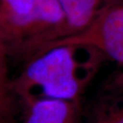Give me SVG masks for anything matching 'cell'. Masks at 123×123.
<instances>
[{"label":"cell","mask_w":123,"mask_h":123,"mask_svg":"<svg viewBox=\"0 0 123 123\" xmlns=\"http://www.w3.org/2000/svg\"><path fill=\"white\" fill-rule=\"evenodd\" d=\"M76 46H58L33 54L10 90L21 102L49 98L77 101L91 76V66L79 63Z\"/></svg>","instance_id":"cell-1"},{"label":"cell","mask_w":123,"mask_h":123,"mask_svg":"<svg viewBox=\"0 0 123 123\" xmlns=\"http://www.w3.org/2000/svg\"><path fill=\"white\" fill-rule=\"evenodd\" d=\"M58 46L91 47L118 63H123V5L102 8L83 30L41 44L32 55Z\"/></svg>","instance_id":"cell-2"},{"label":"cell","mask_w":123,"mask_h":123,"mask_svg":"<svg viewBox=\"0 0 123 123\" xmlns=\"http://www.w3.org/2000/svg\"><path fill=\"white\" fill-rule=\"evenodd\" d=\"M37 0H0V42L8 52L20 39Z\"/></svg>","instance_id":"cell-3"},{"label":"cell","mask_w":123,"mask_h":123,"mask_svg":"<svg viewBox=\"0 0 123 123\" xmlns=\"http://www.w3.org/2000/svg\"><path fill=\"white\" fill-rule=\"evenodd\" d=\"M22 103V123H74L78 110L77 101L56 98H36Z\"/></svg>","instance_id":"cell-4"},{"label":"cell","mask_w":123,"mask_h":123,"mask_svg":"<svg viewBox=\"0 0 123 123\" xmlns=\"http://www.w3.org/2000/svg\"><path fill=\"white\" fill-rule=\"evenodd\" d=\"M64 14V25L61 38L74 35L91 22L99 11L101 0H58Z\"/></svg>","instance_id":"cell-5"},{"label":"cell","mask_w":123,"mask_h":123,"mask_svg":"<svg viewBox=\"0 0 123 123\" xmlns=\"http://www.w3.org/2000/svg\"><path fill=\"white\" fill-rule=\"evenodd\" d=\"M8 52L0 42V106L5 110L14 113V98L10 90L11 80L8 76Z\"/></svg>","instance_id":"cell-6"},{"label":"cell","mask_w":123,"mask_h":123,"mask_svg":"<svg viewBox=\"0 0 123 123\" xmlns=\"http://www.w3.org/2000/svg\"><path fill=\"white\" fill-rule=\"evenodd\" d=\"M100 123H123V108H120L117 111H114Z\"/></svg>","instance_id":"cell-7"},{"label":"cell","mask_w":123,"mask_h":123,"mask_svg":"<svg viewBox=\"0 0 123 123\" xmlns=\"http://www.w3.org/2000/svg\"><path fill=\"white\" fill-rule=\"evenodd\" d=\"M111 87L123 90V71L117 74L111 82Z\"/></svg>","instance_id":"cell-8"},{"label":"cell","mask_w":123,"mask_h":123,"mask_svg":"<svg viewBox=\"0 0 123 123\" xmlns=\"http://www.w3.org/2000/svg\"><path fill=\"white\" fill-rule=\"evenodd\" d=\"M0 123H14L13 115L0 113Z\"/></svg>","instance_id":"cell-9"},{"label":"cell","mask_w":123,"mask_h":123,"mask_svg":"<svg viewBox=\"0 0 123 123\" xmlns=\"http://www.w3.org/2000/svg\"><path fill=\"white\" fill-rule=\"evenodd\" d=\"M0 113H2V114H9V115H13L12 113H10V112L5 110V109L2 108V107L0 106Z\"/></svg>","instance_id":"cell-10"},{"label":"cell","mask_w":123,"mask_h":123,"mask_svg":"<svg viewBox=\"0 0 123 123\" xmlns=\"http://www.w3.org/2000/svg\"><path fill=\"white\" fill-rule=\"evenodd\" d=\"M106 2H109V3H113V2H116L117 0H105Z\"/></svg>","instance_id":"cell-11"}]
</instances>
